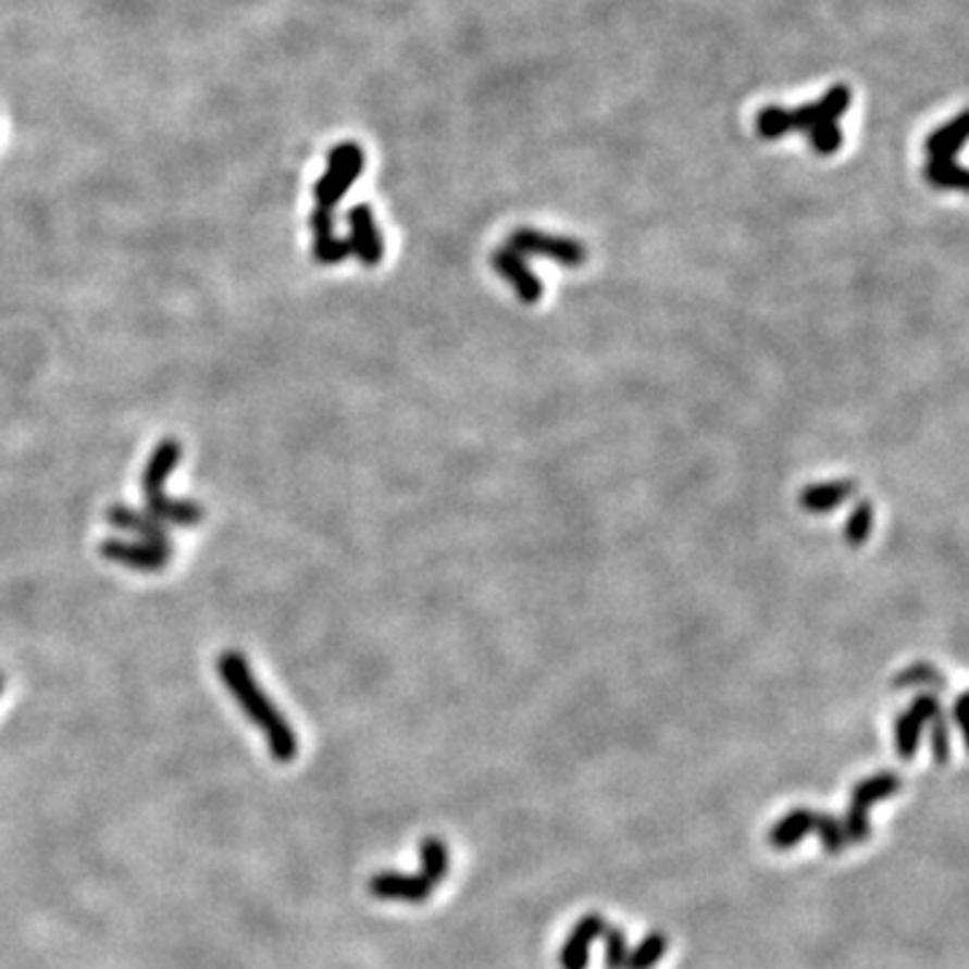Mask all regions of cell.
<instances>
[{
	"label": "cell",
	"instance_id": "obj_31",
	"mask_svg": "<svg viewBox=\"0 0 969 969\" xmlns=\"http://www.w3.org/2000/svg\"><path fill=\"white\" fill-rule=\"evenodd\" d=\"M965 706H967V695L961 693V695H959V700H956V708H954V717H956V724H959V730H967V722H965Z\"/></svg>",
	"mask_w": 969,
	"mask_h": 969
},
{
	"label": "cell",
	"instance_id": "obj_16",
	"mask_svg": "<svg viewBox=\"0 0 969 969\" xmlns=\"http://www.w3.org/2000/svg\"><path fill=\"white\" fill-rule=\"evenodd\" d=\"M810 830H813V810L797 808V810H790V813H786L784 819H781L779 824L770 830L768 841H770V846L784 852V848L797 846V843H800Z\"/></svg>",
	"mask_w": 969,
	"mask_h": 969
},
{
	"label": "cell",
	"instance_id": "obj_9",
	"mask_svg": "<svg viewBox=\"0 0 969 969\" xmlns=\"http://www.w3.org/2000/svg\"><path fill=\"white\" fill-rule=\"evenodd\" d=\"M490 264L493 270L501 272V277L512 286V291L518 294L520 302L536 305L538 299H542L544 294L542 281H538L534 270L523 262V257H518V253L509 251V248H498V251L490 253Z\"/></svg>",
	"mask_w": 969,
	"mask_h": 969
},
{
	"label": "cell",
	"instance_id": "obj_7",
	"mask_svg": "<svg viewBox=\"0 0 969 969\" xmlns=\"http://www.w3.org/2000/svg\"><path fill=\"white\" fill-rule=\"evenodd\" d=\"M943 708H940V700L934 695H918L914 700V706L897 719V733H894V741H897V754L903 759H914L916 749H918V741H921V730L923 724L932 722L934 717H940Z\"/></svg>",
	"mask_w": 969,
	"mask_h": 969
},
{
	"label": "cell",
	"instance_id": "obj_8",
	"mask_svg": "<svg viewBox=\"0 0 969 969\" xmlns=\"http://www.w3.org/2000/svg\"><path fill=\"white\" fill-rule=\"evenodd\" d=\"M436 883L426 872L421 875H405V872H377L370 881V894L377 899H405V903H423L431 897Z\"/></svg>",
	"mask_w": 969,
	"mask_h": 969
},
{
	"label": "cell",
	"instance_id": "obj_26",
	"mask_svg": "<svg viewBox=\"0 0 969 969\" xmlns=\"http://www.w3.org/2000/svg\"><path fill=\"white\" fill-rule=\"evenodd\" d=\"M313 257L319 264H339L350 257V246L337 235L323 237V240L313 243Z\"/></svg>",
	"mask_w": 969,
	"mask_h": 969
},
{
	"label": "cell",
	"instance_id": "obj_11",
	"mask_svg": "<svg viewBox=\"0 0 969 969\" xmlns=\"http://www.w3.org/2000/svg\"><path fill=\"white\" fill-rule=\"evenodd\" d=\"M146 512L151 518H157L160 523H173L181 525V529H195L206 520V509L200 507L197 501H189V498H170L164 493H151L146 496Z\"/></svg>",
	"mask_w": 969,
	"mask_h": 969
},
{
	"label": "cell",
	"instance_id": "obj_6",
	"mask_svg": "<svg viewBox=\"0 0 969 969\" xmlns=\"http://www.w3.org/2000/svg\"><path fill=\"white\" fill-rule=\"evenodd\" d=\"M348 226H350V237H348L350 253H356V259H359L364 268H377L380 259H383V237H380L372 208L370 206L350 208Z\"/></svg>",
	"mask_w": 969,
	"mask_h": 969
},
{
	"label": "cell",
	"instance_id": "obj_20",
	"mask_svg": "<svg viewBox=\"0 0 969 969\" xmlns=\"http://www.w3.org/2000/svg\"><path fill=\"white\" fill-rule=\"evenodd\" d=\"M668 948V940L662 932H651L649 937L642 940L633 954H628V967L625 969H651L660 961V956L666 954Z\"/></svg>",
	"mask_w": 969,
	"mask_h": 969
},
{
	"label": "cell",
	"instance_id": "obj_14",
	"mask_svg": "<svg viewBox=\"0 0 969 969\" xmlns=\"http://www.w3.org/2000/svg\"><path fill=\"white\" fill-rule=\"evenodd\" d=\"M967 144V113H959L951 122L940 124L927 140H923V151H927L932 160H956V154L961 151V146Z\"/></svg>",
	"mask_w": 969,
	"mask_h": 969
},
{
	"label": "cell",
	"instance_id": "obj_29",
	"mask_svg": "<svg viewBox=\"0 0 969 969\" xmlns=\"http://www.w3.org/2000/svg\"><path fill=\"white\" fill-rule=\"evenodd\" d=\"M790 119H792V133H810V129H816L821 124V116H819V105L816 103H803L800 108H795V111H790Z\"/></svg>",
	"mask_w": 969,
	"mask_h": 969
},
{
	"label": "cell",
	"instance_id": "obj_2",
	"mask_svg": "<svg viewBox=\"0 0 969 969\" xmlns=\"http://www.w3.org/2000/svg\"><path fill=\"white\" fill-rule=\"evenodd\" d=\"M509 251H514L518 257H542L549 262L560 264V268H582L587 262V248L582 246L574 237L563 235H549V232L531 229V226H520L509 235Z\"/></svg>",
	"mask_w": 969,
	"mask_h": 969
},
{
	"label": "cell",
	"instance_id": "obj_10",
	"mask_svg": "<svg viewBox=\"0 0 969 969\" xmlns=\"http://www.w3.org/2000/svg\"><path fill=\"white\" fill-rule=\"evenodd\" d=\"M105 520L119 531H127V534L138 536L140 542H149L157 544V547L164 549H173L170 544V534L164 529V523H160L157 518H151L149 512H140V509L133 507H124V504H113L111 509L105 512Z\"/></svg>",
	"mask_w": 969,
	"mask_h": 969
},
{
	"label": "cell",
	"instance_id": "obj_17",
	"mask_svg": "<svg viewBox=\"0 0 969 969\" xmlns=\"http://www.w3.org/2000/svg\"><path fill=\"white\" fill-rule=\"evenodd\" d=\"M923 178L937 189L965 191L969 186V173L956 160H929L923 167Z\"/></svg>",
	"mask_w": 969,
	"mask_h": 969
},
{
	"label": "cell",
	"instance_id": "obj_15",
	"mask_svg": "<svg viewBox=\"0 0 969 969\" xmlns=\"http://www.w3.org/2000/svg\"><path fill=\"white\" fill-rule=\"evenodd\" d=\"M857 485L852 480H841V483H819V485H810L806 490L800 493V507L806 512H830V509L843 507L848 498L854 496Z\"/></svg>",
	"mask_w": 969,
	"mask_h": 969
},
{
	"label": "cell",
	"instance_id": "obj_32",
	"mask_svg": "<svg viewBox=\"0 0 969 969\" xmlns=\"http://www.w3.org/2000/svg\"><path fill=\"white\" fill-rule=\"evenodd\" d=\"M3 684H5V679H3V673H0V693H3Z\"/></svg>",
	"mask_w": 969,
	"mask_h": 969
},
{
	"label": "cell",
	"instance_id": "obj_3",
	"mask_svg": "<svg viewBox=\"0 0 969 969\" xmlns=\"http://www.w3.org/2000/svg\"><path fill=\"white\" fill-rule=\"evenodd\" d=\"M364 170V151L359 144H337L328 151V167L315 184V208L332 211Z\"/></svg>",
	"mask_w": 969,
	"mask_h": 969
},
{
	"label": "cell",
	"instance_id": "obj_19",
	"mask_svg": "<svg viewBox=\"0 0 969 969\" xmlns=\"http://www.w3.org/2000/svg\"><path fill=\"white\" fill-rule=\"evenodd\" d=\"M816 105H819L821 124L841 122V119L846 116L848 108H852V89H848L846 84H832V87L827 89L824 98H821Z\"/></svg>",
	"mask_w": 969,
	"mask_h": 969
},
{
	"label": "cell",
	"instance_id": "obj_18",
	"mask_svg": "<svg viewBox=\"0 0 969 969\" xmlns=\"http://www.w3.org/2000/svg\"><path fill=\"white\" fill-rule=\"evenodd\" d=\"M792 133L790 111L781 105H765L757 113V135L765 140H781Z\"/></svg>",
	"mask_w": 969,
	"mask_h": 969
},
{
	"label": "cell",
	"instance_id": "obj_23",
	"mask_svg": "<svg viewBox=\"0 0 969 969\" xmlns=\"http://www.w3.org/2000/svg\"><path fill=\"white\" fill-rule=\"evenodd\" d=\"M813 830L819 832L821 843H824V848L830 854L843 852V848L848 846L846 830H843L841 821L832 819L830 813H813Z\"/></svg>",
	"mask_w": 969,
	"mask_h": 969
},
{
	"label": "cell",
	"instance_id": "obj_1",
	"mask_svg": "<svg viewBox=\"0 0 969 969\" xmlns=\"http://www.w3.org/2000/svg\"><path fill=\"white\" fill-rule=\"evenodd\" d=\"M219 676L224 682V687L229 690V695L240 703V708L246 711V717L257 724L259 730L264 733V741H268V749L272 754L275 762H294L299 751V741L294 735L291 724L286 722L281 711L275 708L268 695H264L262 684L253 679L251 666H248L246 657L240 651H221L219 662Z\"/></svg>",
	"mask_w": 969,
	"mask_h": 969
},
{
	"label": "cell",
	"instance_id": "obj_24",
	"mask_svg": "<svg viewBox=\"0 0 969 969\" xmlns=\"http://www.w3.org/2000/svg\"><path fill=\"white\" fill-rule=\"evenodd\" d=\"M808 140H810V149H813L816 154H819V157H832L843 146L841 124H837V122L819 124V127H816V129H810Z\"/></svg>",
	"mask_w": 969,
	"mask_h": 969
},
{
	"label": "cell",
	"instance_id": "obj_5",
	"mask_svg": "<svg viewBox=\"0 0 969 969\" xmlns=\"http://www.w3.org/2000/svg\"><path fill=\"white\" fill-rule=\"evenodd\" d=\"M100 555H103L105 560H111V563L154 574V571L167 569L170 558H173V549L157 547V544L149 542H129V538H105V542L100 544Z\"/></svg>",
	"mask_w": 969,
	"mask_h": 969
},
{
	"label": "cell",
	"instance_id": "obj_12",
	"mask_svg": "<svg viewBox=\"0 0 969 969\" xmlns=\"http://www.w3.org/2000/svg\"><path fill=\"white\" fill-rule=\"evenodd\" d=\"M606 927H609V921H604V918L595 914L580 918L571 937L566 940L563 954H560L563 969H585L587 959H591V943L595 937H604Z\"/></svg>",
	"mask_w": 969,
	"mask_h": 969
},
{
	"label": "cell",
	"instance_id": "obj_25",
	"mask_svg": "<svg viewBox=\"0 0 969 969\" xmlns=\"http://www.w3.org/2000/svg\"><path fill=\"white\" fill-rule=\"evenodd\" d=\"M870 531H872V504L861 501L854 507L852 518H848L846 523V542L852 544V547H861V544L870 538Z\"/></svg>",
	"mask_w": 969,
	"mask_h": 969
},
{
	"label": "cell",
	"instance_id": "obj_4",
	"mask_svg": "<svg viewBox=\"0 0 969 969\" xmlns=\"http://www.w3.org/2000/svg\"><path fill=\"white\" fill-rule=\"evenodd\" d=\"M899 775L897 773H878L872 779L857 784L852 795V808H848V821H846V837L848 843H865L870 835V821H867V808L872 806L881 797L894 795L899 790Z\"/></svg>",
	"mask_w": 969,
	"mask_h": 969
},
{
	"label": "cell",
	"instance_id": "obj_27",
	"mask_svg": "<svg viewBox=\"0 0 969 969\" xmlns=\"http://www.w3.org/2000/svg\"><path fill=\"white\" fill-rule=\"evenodd\" d=\"M604 937H606V945H609V951H606V967L609 969H625L628 967V940H625V934L620 932V929L617 927H606V932H604Z\"/></svg>",
	"mask_w": 969,
	"mask_h": 969
},
{
	"label": "cell",
	"instance_id": "obj_28",
	"mask_svg": "<svg viewBox=\"0 0 969 969\" xmlns=\"http://www.w3.org/2000/svg\"><path fill=\"white\" fill-rule=\"evenodd\" d=\"M932 751H934V759H937L940 765L948 762L951 738H948V722H945L943 713L932 719Z\"/></svg>",
	"mask_w": 969,
	"mask_h": 969
},
{
	"label": "cell",
	"instance_id": "obj_13",
	"mask_svg": "<svg viewBox=\"0 0 969 969\" xmlns=\"http://www.w3.org/2000/svg\"><path fill=\"white\" fill-rule=\"evenodd\" d=\"M181 452H184V447H181V442L173 439V436H170V439H162L160 445L154 447L151 458H149V461H146L144 477H140V487H144V496H151V493H162V487H164V483H167V477L175 472V467H178V463H181Z\"/></svg>",
	"mask_w": 969,
	"mask_h": 969
},
{
	"label": "cell",
	"instance_id": "obj_22",
	"mask_svg": "<svg viewBox=\"0 0 969 969\" xmlns=\"http://www.w3.org/2000/svg\"><path fill=\"white\" fill-rule=\"evenodd\" d=\"M908 687H945V679L934 666H929V662H918V666L908 668V671H903L897 679H894V690H908Z\"/></svg>",
	"mask_w": 969,
	"mask_h": 969
},
{
	"label": "cell",
	"instance_id": "obj_30",
	"mask_svg": "<svg viewBox=\"0 0 969 969\" xmlns=\"http://www.w3.org/2000/svg\"><path fill=\"white\" fill-rule=\"evenodd\" d=\"M310 229H313L315 240H323V237H332L334 235L332 211H323V208H315V211L310 213Z\"/></svg>",
	"mask_w": 969,
	"mask_h": 969
},
{
	"label": "cell",
	"instance_id": "obj_21",
	"mask_svg": "<svg viewBox=\"0 0 969 969\" xmlns=\"http://www.w3.org/2000/svg\"><path fill=\"white\" fill-rule=\"evenodd\" d=\"M421 861H423V872L431 878V881L439 886L442 878L447 875V848L439 837H426L421 843Z\"/></svg>",
	"mask_w": 969,
	"mask_h": 969
}]
</instances>
